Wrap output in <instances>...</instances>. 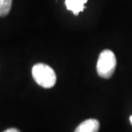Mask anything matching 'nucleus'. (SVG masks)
Wrapping results in <instances>:
<instances>
[{"instance_id":"1","label":"nucleus","mask_w":132,"mask_h":132,"mask_svg":"<svg viewBox=\"0 0 132 132\" xmlns=\"http://www.w3.org/2000/svg\"><path fill=\"white\" fill-rule=\"evenodd\" d=\"M32 77L38 85L43 88H52L56 82V75L50 66L44 63H38L32 69Z\"/></svg>"},{"instance_id":"2","label":"nucleus","mask_w":132,"mask_h":132,"mask_svg":"<svg viewBox=\"0 0 132 132\" xmlns=\"http://www.w3.org/2000/svg\"><path fill=\"white\" fill-rule=\"evenodd\" d=\"M116 57L110 50H105L101 53L97 61L96 70L100 77L109 78L113 76L116 68Z\"/></svg>"},{"instance_id":"3","label":"nucleus","mask_w":132,"mask_h":132,"mask_svg":"<svg viewBox=\"0 0 132 132\" xmlns=\"http://www.w3.org/2000/svg\"><path fill=\"white\" fill-rule=\"evenodd\" d=\"M100 128V123L98 120L90 119H87L80 123L76 128L74 132H98Z\"/></svg>"},{"instance_id":"4","label":"nucleus","mask_w":132,"mask_h":132,"mask_svg":"<svg viewBox=\"0 0 132 132\" xmlns=\"http://www.w3.org/2000/svg\"><path fill=\"white\" fill-rule=\"evenodd\" d=\"M87 1L88 0H66L65 4L67 10L78 15L79 12L85 10V4Z\"/></svg>"},{"instance_id":"5","label":"nucleus","mask_w":132,"mask_h":132,"mask_svg":"<svg viewBox=\"0 0 132 132\" xmlns=\"http://www.w3.org/2000/svg\"><path fill=\"white\" fill-rule=\"evenodd\" d=\"M11 5H12V0H0V16L7 15L10 13Z\"/></svg>"},{"instance_id":"6","label":"nucleus","mask_w":132,"mask_h":132,"mask_svg":"<svg viewBox=\"0 0 132 132\" xmlns=\"http://www.w3.org/2000/svg\"><path fill=\"white\" fill-rule=\"evenodd\" d=\"M4 132H21L17 129H15V128H11V129H8V130H4Z\"/></svg>"},{"instance_id":"7","label":"nucleus","mask_w":132,"mask_h":132,"mask_svg":"<svg viewBox=\"0 0 132 132\" xmlns=\"http://www.w3.org/2000/svg\"><path fill=\"white\" fill-rule=\"evenodd\" d=\"M130 122H131V123H132V116L130 118Z\"/></svg>"}]
</instances>
